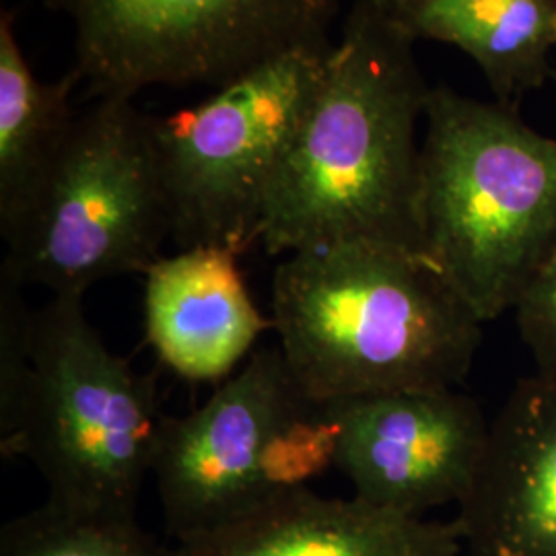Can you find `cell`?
Listing matches in <instances>:
<instances>
[{"mask_svg":"<svg viewBox=\"0 0 556 556\" xmlns=\"http://www.w3.org/2000/svg\"><path fill=\"white\" fill-rule=\"evenodd\" d=\"M383 9L413 40L475 60L503 105L517 108L551 73L556 0H390Z\"/></svg>","mask_w":556,"mask_h":556,"instance_id":"cell-13","label":"cell"},{"mask_svg":"<svg viewBox=\"0 0 556 556\" xmlns=\"http://www.w3.org/2000/svg\"><path fill=\"white\" fill-rule=\"evenodd\" d=\"M332 46L268 60L199 105L151 118L178 250L243 254L258 243L270 184L316 98Z\"/></svg>","mask_w":556,"mask_h":556,"instance_id":"cell-7","label":"cell"},{"mask_svg":"<svg viewBox=\"0 0 556 556\" xmlns=\"http://www.w3.org/2000/svg\"><path fill=\"white\" fill-rule=\"evenodd\" d=\"M23 291L20 280L0 270V443L17 429L34 367L38 309L25 301Z\"/></svg>","mask_w":556,"mask_h":556,"instance_id":"cell-16","label":"cell"},{"mask_svg":"<svg viewBox=\"0 0 556 556\" xmlns=\"http://www.w3.org/2000/svg\"><path fill=\"white\" fill-rule=\"evenodd\" d=\"M75 29L73 71L100 98L225 87L282 54L328 48L342 0H40Z\"/></svg>","mask_w":556,"mask_h":556,"instance_id":"cell-8","label":"cell"},{"mask_svg":"<svg viewBox=\"0 0 556 556\" xmlns=\"http://www.w3.org/2000/svg\"><path fill=\"white\" fill-rule=\"evenodd\" d=\"M334 466L328 406L305 394L277 346H262L200 408L163 418L153 480L174 542L305 489Z\"/></svg>","mask_w":556,"mask_h":556,"instance_id":"cell-6","label":"cell"},{"mask_svg":"<svg viewBox=\"0 0 556 556\" xmlns=\"http://www.w3.org/2000/svg\"><path fill=\"white\" fill-rule=\"evenodd\" d=\"M79 75H34L15 36V15L0 17V233L20 220L77 122L71 96Z\"/></svg>","mask_w":556,"mask_h":556,"instance_id":"cell-14","label":"cell"},{"mask_svg":"<svg viewBox=\"0 0 556 556\" xmlns=\"http://www.w3.org/2000/svg\"><path fill=\"white\" fill-rule=\"evenodd\" d=\"M514 312L538 374L556 376V241L528 280Z\"/></svg>","mask_w":556,"mask_h":556,"instance_id":"cell-17","label":"cell"},{"mask_svg":"<svg viewBox=\"0 0 556 556\" xmlns=\"http://www.w3.org/2000/svg\"><path fill=\"white\" fill-rule=\"evenodd\" d=\"M270 318L287 367L321 404L456 388L484 324L427 254L376 241L289 254Z\"/></svg>","mask_w":556,"mask_h":556,"instance_id":"cell-2","label":"cell"},{"mask_svg":"<svg viewBox=\"0 0 556 556\" xmlns=\"http://www.w3.org/2000/svg\"><path fill=\"white\" fill-rule=\"evenodd\" d=\"M326 406L334 468L355 497L422 517L472 491L491 438L475 397L456 388L397 390Z\"/></svg>","mask_w":556,"mask_h":556,"instance_id":"cell-9","label":"cell"},{"mask_svg":"<svg viewBox=\"0 0 556 556\" xmlns=\"http://www.w3.org/2000/svg\"><path fill=\"white\" fill-rule=\"evenodd\" d=\"M238 252L190 248L161 256L142 277L144 332L155 355L192 383H223L254 355L275 321L248 291Z\"/></svg>","mask_w":556,"mask_h":556,"instance_id":"cell-11","label":"cell"},{"mask_svg":"<svg viewBox=\"0 0 556 556\" xmlns=\"http://www.w3.org/2000/svg\"><path fill=\"white\" fill-rule=\"evenodd\" d=\"M376 2H378L379 7H386L390 0H376Z\"/></svg>","mask_w":556,"mask_h":556,"instance_id":"cell-19","label":"cell"},{"mask_svg":"<svg viewBox=\"0 0 556 556\" xmlns=\"http://www.w3.org/2000/svg\"><path fill=\"white\" fill-rule=\"evenodd\" d=\"M415 43L376 0L353 4L264 202L266 254L340 241L425 254L417 124L431 87Z\"/></svg>","mask_w":556,"mask_h":556,"instance_id":"cell-1","label":"cell"},{"mask_svg":"<svg viewBox=\"0 0 556 556\" xmlns=\"http://www.w3.org/2000/svg\"><path fill=\"white\" fill-rule=\"evenodd\" d=\"M163 418L155 374L135 371L108 349L83 295H52L38 309L20 422L0 454L27 457L56 505L137 517Z\"/></svg>","mask_w":556,"mask_h":556,"instance_id":"cell-4","label":"cell"},{"mask_svg":"<svg viewBox=\"0 0 556 556\" xmlns=\"http://www.w3.org/2000/svg\"><path fill=\"white\" fill-rule=\"evenodd\" d=\"M420 144L422 250L478 318L517 299L556 241V139L517 108L433 87Z\"/></svg>","mask_w":556,"mask_h":556,"instance_id":"cell-3","label":"cell"},{"mask_svg":"<svg viewBox=\"0 0 556 556\" xmlns=\"http://www.w3.org/2000/svg\"><path fill=\"white\" fill-rule=\"evenodd\" d=\"M0 270L23 287L83 295L105 278L144 275L172 239L151 116L100 100L77 116L36 197L4 236Z\"/></svg>","mask_w":556,"mask_h":556,"instance_id":"cell-5","label":"cell"},{"mask_svg":"<svg viewBox=\"0 0 556 556\" xmlns=\"http://www.w3.org/2000/svg\"><path fill=\"white\" fill-rule=\"evenodd\" d=\"M457 509L470 556H556V376L514 386Z\"/></svg>","mask_w":556,"mask_h":556,"instance_id":"cell-10","label":"cell"},{"mask_svg":"<svg viewBox=\"0 0 556 556\" xmlns=\"http://www.w3.org/2000/svg\"><path fill=\"white\" fill-rule=\"evenodd\" d=\"M172 546L174 556H459L464 538L456 519L404 516L305 486Z\"/></svg>","mask_w":556,"mask_h":556,"instance_id":"cell-12","label":"cell"},{"mask_svg":"<svg viewBox=\"0 0 556 556\" xmlns=\"http://www.w3.org/2000/svg\"><path fill=\"white\" fill-rule=\"evenodd\" d=\"M553 36H555V46H556V9H555V21H553Z\"/></svg>","mask_w":556,"mask_h":556,"instance_id":"cell-18","label":"cell"},{"mask_svg":"<svg viewBox=\"0 0 556 556\" xmlns=\"http://www.w3.org/2000/svg\"><path fill=\"white\" fill-rule=\"evenodd\" d=\"M0 556H174L137 517L91 514L46 498L0 530Z\"/></svg>","mask_w":556,"mask_h":556,"instance_id":"cell-15","label":"cell"}]
</instances>
